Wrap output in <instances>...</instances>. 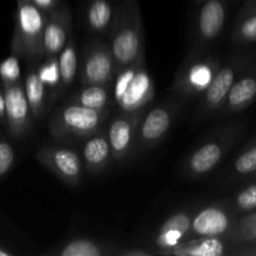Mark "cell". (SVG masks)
Returning a JSON list of instances; mask_svg holds the SVG:
<instances>
[{
	"mask_svg": "<svg viewBox=\"0 0 256 256\" xmlns=\"http://www.w3.org/2000/svg\"><path fill=\"white\" fill-rule=\"evenodd\" d=\"M232 40L238 45L256 42V8H242L232 29Z\"/></svg>",
	"mask_w": 256,
	"mask_h": 256,
	"instance_id": "d4e9b609",
	"label": "cell"
},
{
	"mask_svg": "<svg viewBox=\"0 0 256 256\" xmlns=\"http://www.w3.org/2000/svg\"><path fill=\"white\" fill-rule=\"evenodd\" d=\"M238 215L226 202H215L205 206L196 208L192 214L189 238H222L225 239L234 225Z\"/></svg>",
	"mask_w": 256,
	"mask_h": 256,
	"instance_id": "7c38bea8",
	"label": "cell"
},
{
	"mask_svg": "<svg viewBox=\"0 0 256 256\" xmlns=\"http://www.w3.org/2000/svg\"><path fill=\"white\" fill-rule=\"evenodd\" d=\"M108 42L118 70L144 56V25L138 0L118 2V15Z\"/></svg>",
	"mask_w": 256,
	"mask_h": 256,
	"instance_id": "7a4b0ae2",
	"label": "cell"
},
{
	"mask_svg": "<svg viewBox=\"0 0 256 256\" xmlns=\"http://www.w3.org/2000/svg\"><path fill=\"white\" fill-rule=\"evenodd\" d=\"M220 64L219 55L212 48H188L185 58L168 90L169 96L185 102L199 99L212 82Z\"/></svg>",
	"mask_w": 256,
	"mask_h": 256,
	"instance_id": "3957f363",
	"label": "cell"
},
{
	"mask_svg": "<svg viewBox=\"0 0 256 256\" xmlns=\"http://www.w3.org/2000/svg\"><path fill=\"white\" fill-rule=\"evenodd\" d=\"M14 252H12V250L6 249V248L0 245V256H14Z\"/></svg>",
	"mask_w": 256,
	"mask_h": 256,
	"instance_id": "e575fe53",
	"label": "cell"
},
{
	"mask_svg": "<svg viewBox=\"0 0 256 256\" xmlns=\"http://www.w3.org/2000/svg\"><path fill=\"white\" fill-rule=\"evenodd\" d=\"M232 242L222 238H194L186 239L166 255L176 256H222L232 254Z\"/></svg>",
	"mask_w": 256,
	"mask_h": 256,
	"instance_id": "7402d4cb",
	"label": "cell"
},
{
	"mask_svg": "<svg viewBox=\"0 0 256 256\" xmlns=\"http://www.w3.org/2000/svg\"><path fill=\"white\" fill-rule=\"evenodd\" d=\"M36 8H39L45 14H49L52 10H54L62 0H30Z\"/></svg>",
	"mask_w": 256,
	"mask_h": 256,
	"instance_id": "1f68e13d",
	"label": "cell"
},
{
	"mask_svg": "<svg viewBox=\"0 0 256 256\" xmlns=\"http://www.w3.org/2000/svg\"><path fill=\"white\" fill-rule=\"evenodd\" d=\"M196 208H182L170 214L152 235V248L156 254L166 255L189 238L192 214Z\"/></svg>",
	"mask_w": 256,
	"mask_h": 256,
	"instance_id": "9a60e30c",
	"label": "cell"
},
{
	"mask_svg": "<svg viewBox=\"0 0 256 256\" xmlns=\"http://www.w3.org/2000/svg\"><path fill=\"white\" fill-rule=\"evenodd\" d=\"M188 102L169 96L154 106H149L140 119L132 158L155 149L168 136Z\"/></svg>",
	"mask_w": 256,
	"mask_h": 256,
	"instance_id": "52a82bcc",
	"label": "cell"
},
{
	"mask_svg": "<svg viewBox=\"0 0 256 256\" xmlns=\"http://www.w3.org/2000/svg\"><path fill=\"white\" fill-rule=\"evenodd\" d=\"M80 155L85 172L92 176L102 174L109 169L114 160L108 139L106 128L102 126L89 138L84 139Z\"/></svg>",
	"mask_w": 256,
	"mask_h": 256,
	"instance_id": "ac0fdd59",
	"label": "cell"
},
{
	"mask_svg": "<svg viewBox=\"0 0 256 256\" xmlns=\"http://www.w3.org/2000/svg\"><path fill=\"white\" fill-rule=\"evenodd\" d=\"M20 58L18 55L10 52L6 59L0 62V82L2 85H9L22 80V72H20Z\"/></svg>",
	"mask_w": 256,
	"mask_h": 256,
	"instance_id": "f546056e",
	"label": "cell"
},
{
	"mask_svg": "<svg viewBox=\"0 0 256 256\" xmlns=\"http://www.w3.org/2000/svg\"><path fill=\"white\" fill-rule=\"evenodd\" d=\"M15 162V150L10 142L0 138V180L12 169Z\"/></svg>",
	"mask_w": 256,
	"mask_h": 256,
	"instance_id": "4dcf8cb0",
	"label": "cell"
},
{
	"mask_svg": "<svg viewBox=\"0 0 256 256\" xmlns=\"http://www.w3.org/2000/svg\"><path fill=\"white\" fill-rule=\"evenodd\" d=\"M195 2H198V4H199V2H202V0H195Z\"/></svg>",
	"mask_w": 256,
	"mask_h": 256,
	"instance_id": "8d00e7d4",
	"label": "cell"
},
{
	"mask_svg": "<svg viewBox=\"0 0 256 256\" xmlns=\"http://www.w3.org/2000/svg\"><path fill=\"white\" fill-rule=\"evenodd\" d=\"M5 99V128L14 139H22L32 130V118L24 92L22 80L9 85H2Z\"/></svg>",
	"mask_w": 256,
	"mask_h": 256,
	"instance_id": "5bb4252c",
	"label": "cell"
},
{
	"mask_svg": "<svg viewBox=\"0 0 256 256\" xmlns=\"http://www.w3.org/2000/svg\"><path fill=\"white\" fill-rule=\"evenodd\" d=\"M242 8H256V0H246Z\"/></svg>",
	"mask_w": 256,
	"mask_h": 256,
	"instance_id": "d590c367",
	"label": "cell"
},
{
	"mask_svg": "<svg viewBox=\"0 0 256 256\" xmlns=\"http://www.w3.org/2000/svg\"><path fill=\"white\" fill-rule=\"evenodd\" d=\"M119 246L112 242L89 238H75L66 240L55 249L50 250L46 255L55 256H112L120 255Z\"/></svg>",
	"mask_w": 256,
	"mask_h": 256,
	"instance_id": "ffe728a7",
	"label": "cell"
},
{
	"mask_svg": "<svg viewBox=\"0 0 256 256\" xmlns=\"http://www.w3.org/2000/svg\"><path fill=\"white\" fill-rule=\"evenodd\" d=\"M118 15L115 0H88L84 9V22L94 36H109Z\"/></svg>",
	"mask_w": 256,
	"mask_h": 256,
	"instance_id": "d6986e66",
	"label": "cell"
},
{
	"mask_svg": "<svg viewBox=\"0 0 256 256\" xmlns=\"http://www.w3.org/2000/svg\"><path fill=\"white\" fill-rule=\"evenodd\" d=\"M254 179H256V176H255V178H254Z\"/></svg>",
	"mask_w": 256,
	"mask_h": 256,
	"instance_id": "f35d334b",
	"label": "cell"
},
{
	"mask_svg": "<svg viewBox=\"0 0 256 256\" xmlns=\"http://www.w3.org/2000/svg\"><path fill=\"white\" fill-rule=\"evenodd\" d=\"M48 14L30 0H16L12 52L35 62L42 59V35Z\"/></svg>",
	"mask_w": 256,
	"mask_h": 256,
	"instance_id": "8992f818",
	"label": "cell"
},
{
	"mask_svg": "<svg viewBox=\"0 0 256 256\" xmlns=\"http://www.w3.org/2000/svg\"><path fill=\"white\" fill-rule=\"evenodd\" d=\"M229 206L236 215L256 210V182H249L240 188L230 199L226 200Z\"/></svg>",
	"mask_w": 256,
	"mask_h": 256,
	"instance_id": "83f0119b",
	"label": "cell"
},
{
	"mask_svg": "<svg viewBox=\"0 0 256 256\" xmlns=\"http://www.w3.org/2000/svg\"><path fill=\"white\" fill-rule=\"evenodd\" d=\"M254 142H256V138H255V139H254Z\"/></svg>",
	"mask_w": 256,
	"mask_h": 256,
	"instance_id": "74e56055",
	"label": "cell"
},
{
	"mask_svg": "<svg viewBox=\"0 0 256 256\" xmlns=\"http://www.w3.org/2000/svg\"><path fill=\"white\" fill-rule=\"evenodd\" d=\"M256 99V60L244 69L230 89L222 109L218 114L224 116L242 112L252 104Z\"/></svg>",
	"mask_w": 256,
	"mask_h": 256,
	"instance_id": "e0dca14e",
	"label": "cell"
},
{
	"mask_svg": "<svg viewBox=\"0 0 256 256\" xmlns=\"http://www.w3.org/2000/svg\"><path fill=\"white\" fill-rule=\"evenodd\" d=\"M59 62V92L58 98L62 96L74 82L78 72H79V59H78V46L74 38H70L62 52L58 55Z\"/></svg>",
	"mask_w": 256,
	"mask_h": 256,
	"instance_id": "cb8c5ba5",
	"label": "cell"
},
{
	"mask_svg": "<svg viewBox=\"0 0 256 256\" xmlns=\"http://www.w3.org/2000/svg\"><path fill=\"white\" fill-rule=\"evenodd\" d=\"M252 59L254 58L250 52H240L232 55L224 64H220L212 82L199 98L198 106L192 114V122L195 124L219 112L234 82Z\"/></svg>",
	"mask_w": 256,
	"mask_h": 256,
	"instance_id": "ba28073f",
	"label": "cell"
},
{
	"mask_svg": "<svg viewBox=\"0 0 256 256\" xmlns=\"http://www.w3.org/2000/svg\"><path fill=\"white\" fill-rule=\"evenodd\" d=\"M242 132L238 120L222 125L204 138L180 165V174L186 180H200L209 176L228 156Z\"/></svg>",
	"mask_w": 256,
	"mask_h": 256,
	"instance_id": "6da1fadb",
	"label": "cell"
},
{
	"mask_svg": "<svg viewBox=\"0 0 256 256\" xmlns=\"http://www.w3.org/2000/svg\"><path fill=\"white\" fill-rule=\"evenodd\" d=\"M116 64L108 39L94 36L85 42L79 65L80 84H112Z\"/></svg>",
	"mask_w": 256,
	"mask_h": 256,
	"instance_id": "9c48e42d",
	"label": "cell"
},
{
	"mask_svg": "<svg viewBox=\"0 0 256 256\" xmlns=\"http://www.w3.org/2000/svg\"><path fill=\"white\" fill-rule=\"evenodd\" d=\"M256 176V142L252 140L232 162L229 169L232 179H246Z\"/></svg>",
	"mask_w": 256,
	"mask_h": 256,
	"instance_id": "4316f807",
	"label": "cell"
},
{
	"mask_svg": "<svg viewBox=\"0 0 256 256\" xmlns=\"http://www.w3.org/2000/svg\"><path fill=\"white\" fill-rule=\"evenodd\" d=\"M72 36V14L69 4L62 2L48 14L42 35V59L58 56Z\"/></svg>",
	"mask_w": 256,
	"mask_h": 256,
	"instance_id": "2e32d148",
	"label": "cell"
},
{
	"mask_svg": "<svg viewBox=\"0 0 256 256\" xmlns=\"http://www.w3.org/2000/svg\"><path fill=\"white\" fill-rule=\"evenodd\" d=\"M68 102L72 104L82 105L95 110L112 109V94L110 84H86L82 85L78 92H75Z\"/></svg>",
	"mask_w": 256,
	"mask_h": 256,
	"instance_id": "603a6c76",
	"label": "cell"
},
{
	"mask_svg": "<svg viewBox=\"0 0 256 256\" xmlns=\"http://www.w3.org/2000/svg\"><path fill=\"white\" fill-rule=\"evenodd\" d=\"M146 109L135 112H116L110 119L106 134L114 162H124L132 158L140 119Z\"/></svg>",
	"mask_w": 256,
	"mask_h": 256,
	"instance_id": "4fadbf2b",
	"label": "cell"
},
{
	"mask_svg": "<svg viewBox=\"0 0 256 256\" xmlns=\"http://www.w3.org/2000/svg\"><path fill=\"white\" fill-rule=\"evenodd\" d=\"M195 16L189 48H212L222 35L228 15V0H202Z\"/></svg>",
	"mask_w": 256,
	"mask_h": 256,
	"instance_id": "8fae6325",
	"label": "cell"
},
{
	"mask_svg": "<svg viewBox=\"0 0 256 256\" xmlns=\"http://www.w3.org/2000/svg\"><path fill=\"white\" fill-rule=\"evenodd\" d=\"M36 160L69 186H78L84 178L80 152L66 145H44L35 154Z\"/></svg>",
	"mask_w": 256,
	"mask_h": 256,
	"instance_id": "30bf717a",
	"label": "cell"
},
{
	"mask_svg": "<svg viewBox=\"0 0 256 256\" xmlns=\"http://www.w3.org/2000/svg\"><path fill=\"white\" fill-rule=\"evenodd\" d=\"M0 122L5 125V99L2 89H0Z\"/></svg>",
	"mask_w": 256,
	"mask_h": 256,
	"instance_id": "836d02e7",
	"label": "cell"
},
{
	"mask_svg": "<svg viewBox=\"0 0 256 256\" xmlns=\"http://www.w3.org/2000/svg\"><path fill=\"white\" fill-rule=\"evenodd\" d=\"M112 94V106L119 112H135L150 106L155 98V86L145 55L118 70Z\"/></svg>",
	"mask_w": 256,
	"mask_h": 256,
	"instance_id": "277c9868",
	"label": "cell"
},
{
	"mask_svg": "<svg viewBox=\"0 0 256 256\" xmlns=\"http://www.w3.org/2000/svg\"><path fill=\"white\" fill-rule=\"evenodd\" d=\"M156 252L154 250H144V249H122L119 256H148V255H155Z\"/></svg>",
	"mask_w": 256,
	"mask_h": 256,
	"instance_id": "d6a6232c",
	"label": "cell"
},
{
	"mask_svg": "<svg viewBox=\"0 0 256 256\" xmlns=\"http://www.w3.org/2000/svg\"><path fill=\"white\" fill-rule=\"evenodd\" d=\"M24 92L29 102L34 120H42L52 104V94L46 85L42 82L36 72V66H30L22 79Z\"/></svg>",
	"mask_w": 256,
	"mask_h": 256,
	"instance_id": "44dd1931",
	"label": "cell"
},
{
	"mask_svg": "<svg viewBox=\"0 0 256 256\" xmlns=\"http://www.w3.org/2000/svg\"><path fill=\"white\" fill-rule=\"evenodd\" d=\"M110 109L95 110L66 102L58 108L48 122L52 136L58 142L84 140L104 126Z\"/></svg>",
	"mask_w": 256,
	"mask_h": 256,
	"instance_id": "5b68a950",
	"label": "cell"
},
{
	"mask_svg": "<svg viewBox=\"0 0 256 256\" xmlns=\"http://www.w3.org/2000/svg\"><path fill=\"white\" fill-rule=\"evenodd\" d=\"M225 240L234 244H248L256 242V210L238 215L234 225Z\"/></svg>",
	"mask_w": 256,
	"mask_h": 256,
	"instance_id": "484cf974",
	"label": "cell"
},
{
	"mask_svg": "<svg viewBox=\"0 0 256 256\" xmlns=\"http://www.w3.org/2000/svg\"><path fill=\"white\" fill-rule=\"evenodd\" d=\"M45 62L40 64L36 68V72L42 82L49 89L50 94H52V102L58 99V92H59V84H60V76H59V62H58V56H49L44 58Z\"/></svg>",
	"mask_w": 256,
	"mask_h": 256,
	"instance_id": "f1b7e54d",
	"label": "cell"
}]
</instances>
